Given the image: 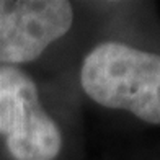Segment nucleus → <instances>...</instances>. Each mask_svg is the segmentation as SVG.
Returning a JSON list of instances; mask_svg holds the SVG:
<instances>
[{
	"label": "nucleus",
	"instance_id": "obj_1",
	"mask_svg": "<svg viewBox=\"0 0 160 160\" xmlns=\"http://www.w3.org/2000/svg\"><path fill=\"white\" fill-rule=\"evenodd\" d=\"M80 83L93 101L160 124V56L124 42H101L85 56Z\"/></svg>",
	"mask_w": 160,
	"mask_h": 160
},
{
	"label": "nucleus",
	"instance_id": "obj_2",
	"mask_svg": "<svg viewBox=\"0 0 160 160\" xmlns=\"http://www.w3.org/2000/svg\"><path fill=\"white\" fill-rule=\"evenodd\" d=\"M0 136L17 160H54L62 147L61 129L41 106L38 87L15 65H0Z\"/></svg>",
	"mask_w": 160,
	"mask_h": 160
},
{
	"label": "nucleus",
	"instance_id": "obj_3",
	"mask_svg": "<svg viewBox=\"0 0 160 160\" xmlns=\"http://www.w3.org/2000/svg\"><path fill=\"white\" fill-rule=\"evenodd\" d=\"M74 10L64 0H0V62H31L67 33Z\"/></svg>",
	"mask_w": 160,
	"mask_h": 160
}]
</instances>
